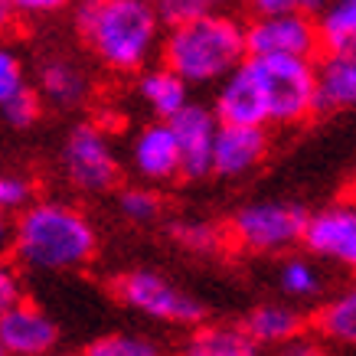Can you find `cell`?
I'll use <instances>...</instances> for the list:
<instances>
[{
	"label": "cell",
	"mask_w": 356,
	"mask_h": 356,
	"mask_svg": "<svg viewBox=\"0 0 356 356\" xmlns=\"http://www.w3.org/2000/svg\"><path fill=\"white\" fill-rule=\"evenodd\" d=\"M76 30L95 63L118 76H138L163 46V20L154 0H82Z\"/></svg>",
	"instance_id": "1"
},
{
	"label": "cell",
	"mask_w": 356,
	"mask_h": 356,
	"mask_svg": "<svg viewBox=\"0 0 356 356\" xmlns=\"http://www.w3.org/2000/svg\"><path fill=\"white\" fill-rule=\"evenodd\" d=\"M10 248L30 271H79L98 255V232L82 209L40 200L20 209Z\"/></svg>",
	"instance_id": "2"
},
{
	"label": "cell",
	"mask_w": 356,
	"mask_h": 356,
	"mask_svg": "<svg viewBox=\"0 0 356 356\" xmlns=\"http://www.w3.org/2000/svg\"><path fill=\"white\" fill-rule=\"evenodd\" d=\"M161 56L163 65L180 72L190 86H219L248 59L245 23L216 10L180 26H167Z\"/></svg>",
	"instance_id": "3"
},
{
	"label": "cell",
	"mask_w": 356,
	"mask_h": 356,
	"mask_svg": "<svg viewBox=\"0 0 356 356\" xmlns=\"http://www.w3.org/2000/svg\"><path fill=\"white\" fill-rule=\"evenodd\" d=\"M265 92L268 124L291 128L317 115V72L314 59L298 56H248Z\"/></svg>",
	"instance_id": "4"
},
{
	"label": "cell",
	"mask_w": 356,
	"mask_h": 356,
	"mask_svg": "<svg viewBox=\"0 0 356 356\" xmlns=\"http://www.w3.org/2000/svg\"><path fill=\"white\" fill-rule=\"evenodd\" d=\"M311 213L298 203L284 200H259L245 203L236 216L229 219V238L232 245L252 255H278L291 252L294 245H304Z\"/></svg>",
	"instance_id": "5"
},
{
	"label": "cell",
	"mask_w": 356,
	"mask_h": 356,
	"mask_svg": "<svg viewBox=\"0 0 356 356\" xmlns=\"http://www.w3.org/2000/svg\"><path fill=\"white\" fill-rule=\"evenodd\" d=\"M115 294L121 298V304H128L131 311L173 327H196L203 324L206 317V307L200 304V298H193L180 284H173V281L161 278L157 271L147 268L118 275L115 278Z\"/></svg>",
	"instance_id": "6"
},
{
	"label": "cell",
	"mask_w": 356,
	"mask_h": 356,
	"mask_svg": "<svg viewBox=\"0 0 356 356\" xmlns=\"http://www.w3.org/2000/svg\"><path fill=\"white\" fill-rule=\"evenodd\" d=\"M63 173L82 193H105L118 184L121 163L98 124H76L63 144Z\"/></svg>",
	"instance_id": "7"
},
{
	"label": "cell",
	"mask_w": 356,
	"mask_h": 356,
	"mask_svg": "<svg viewBox=\"0 0 356 356\" xmlns=\"http://www.w3.org/2000/svg\"><path fill=\"white\" fill-rule=\"evenodd\" d=\"M248 56H298L314 59L324 49L317 17L311 13H255L245 26Z\"/></svg>",
	"instance_id": "8"
},
{
	"label": "cell",
	"mask_w": 356,
	"mask_h": 356,
	"mask_svg": "<svg viewBox=\"0 0 356 356\" xmlns=\"http://www.w3.org/2000/svg\"><path fill=\"white\" fill-rule=\"evenodd\" d=\"M271 151L268 124H236L219 121L213 144V173L222 180H242L259 170Z\"/></svg>",
	"instance_id": "9"
},
{
	"label": "cell",
	"mask_w": 356,
	"mask_h": 356,
	"mask_svg": "<svg viewBox=\"0 0 356 356\" xmlns=\"http://www.w3.org/2000/svg\"><path fill=\"white\" fill-rule=\"evenodd\" d=\"M173 138L180 144V161H184V180H203L213 173V144H216L219 115L216 108H206L200 102H186L184 108L170 115Z\"/></svg>",
	"instance_id": "10"
},
{
	"label": "cell",
	"mask_w": 356,
	"mask_h": 356,
	"mask_svg": "<svg viewBox=\"0 0 356 356\" xmlns=\"http://www.w3.org/2000/svg\"><path fill=\"white\" fill-rule=\"evenodd\" d=\"M304 248L314 259L337 261L356 271V200L314 213L304 232Z\"/></svg>",
	"instance_id": "11"
},
{
	"label": "cell",
	"mask_w": 356,
	"mask_h": 356,
	"mask_svg": "<svg viewBox=\"0 0 356 356\" xmlns=\"http://www.w3.org/2000/svg\"><path fill=\"white\" fill-rule=\"evenodd\" d=\"M131 170L144 184H170L184 177L180 144L173 138V128L167 118H157L134 134L131 140Z\"/></svg>",
	"instance_id": "12"
},
{
	"label": "cell",
	"mask_w": 356,
	"mask_h": 356,
	"mask_svg": "<svg viewBox=\"0 0 356 356\" xmlns=\"http://www.w3.org/2000/svg\"><path fill=\"white\" fill-rule=\"evenodd\" d=\"M317 72V115L356 108V46H330L314 63Z\"/></svg>",
	"instance_id": "13"
},
{
	"label": "cell",
	"mask_w": 356,
	"mask_h": 356,
	"mask_svg": "<svg viewBox=\"0 0 356 356\" xmlns=\"http://www.w3.org/2000/svg\"><path fill=\"white\" fill-rule=\"evenodd\" d=\"M219 121H236V124H268V108H265V92L259 86V76L252 63H242L229 72L216 88L213 98Z\"/></svg>",
	"instance_id": "14"
},
{
	"label": "cell",
	"mask_w": 356,
	"mask_h": 356,
	"mask_svg": "<svg viewBox=\"0 0 356 356\" xmlns=\"http://www.w3.org/2000/svg\"><path fill=\"white\" fill-rule=\"evenodd\" d=\"M0 340L3 350L17 356H46L59 343V327L49 314L33 304H17L13 311L0 317Z\"/></svg>",
	"instance_id": "15"
},
{
	"label": "cell",
	"mask_w": 356,
	"mask_h": 356,
	"mask_svg": "<svg viewBox=\"0 0 356 356\" xmlns=\"http://www.w3.org/2000/svg\"><path fill=\"white\" fill-rule=\"evenodd\" d=\"M36 88L56 108H79L88 98V92H92L86 69L76 59H69V56H49V59H43L40 72H36Z\"/></svg>",
	"instance_id": "16"
},
{
	"label": "cell",
	"mask_w": 356,
	"mask_h": 356,
	"mask_svg": "<svg viewBox=\"0 0 356 356\" xmlns=\"http://www.w3.org/2000/svg\"><path fill=\"white\" fill-rule=\"evenodd\" d=\"M190 88L193 86L180 72H173L170 65H157V69H140L138 72L134 95L157 118H170V115H177L190 102Z\"/></svg>",
	"instance_id": "17"
},
{
	"label": "cell",
	"mask_w": 356,
	"mask_h": 356,
	"mask_svg": "<svg viewBox=\"0 0 356 356\" xmlns=\"http://www.w3.org/2000/svg\"><path fill=\"white\" fill-rule=\"evenodd\" d=\"M242 327L259 346H288L304 334V317L288 304H261Z\"/></svg>",
	"instance_id": "18"
},
{
	"label": "cell",
	"mask_w": 356,
	"mask_h": 356,
	"mask_svg": "<svg viewBox=\"0 0 356 356\" xmlns=\"http://www.w3.org/2000/svg\"><path fill=\"white\" fill-rule=\"evenodd\" d=\"M314 330L327 343L356 346V284H350L327 304H321V311L314 314Z\"/></svg>",
	"instance_id": "19"
},
{
	"label": "cell",
	"mask_w": 356,
	"mask_h": 356,
	"mask_svg": "<svg viewBox=\"0 0 356 356\" xmlns=\"http://www.w3.org/2000/svg\"><path fill=\"white\" fill-rule=\"evenodd\" d=\"M190 356H255L259 343L245 327H200L186 340Z\"/></svg>",
	"instance_id": "20"
},
{
	"label": "cell",
	"mask_w": 356,
	"mask_h": 356,
	"mask_svg": "<svg viewBox=\"0 0 356 356\" xmlns=\"http://www.w3.org/2000/svg\"><path fill=\"white\" fill-rule=\"evenodd\" d=\"M278 288L294 301H311L324 291V271L314 255H291L278 265Z\"/></svg>",
	"instance_id": "21"
},
{
	"label": "cell",
	"mask_w": 356,
	"mask_h": 356,
	"mask_svg": "<svg viewBox=\"0 0 356 356\" xmlns=\"http://www.w3.org/2000/svg\"><path fill=\"white\" fill-rule=\"evenodd\" d=\"M324 49L330 46H356V0H327L317 13Z\"/></svg>",
	"instance_id": "22"
},
{
	"label": "cell",
	"mask_w": 356,
	"mask_h": 356,
	"mask_svg": "<svg viewBox=\"0 0 356 356\" xmlns=\"http://www.w3.org/2000/svg\"><path fill=\"white\" fill-rule=\"evenodd\" d=\"M161 196L151 186H131L118 196V213L128 219L131 226H151L161 219Z\"/></svg>",
	"instance_id": "23"
},
{
	"label": "cell",
	"mask_w": 356,
	"mask_h": 356,
	"mask_svg": "<svg viewBox=\"0 0 356 356\" xmlns=\"http://www.w3.org/2000/svg\"><path fill=\"white\" fill-rule=\"evenodd\" d=\"M88 356H157V343L144 340V337H131V334H111V337H98L92 340L86 350Z\"/></svg>",
	"instance_id": "24"
},
{
	"label": "cell",
	"mask_w": 356,
	"mask_h": 356,
	"mask_svg": "<svg viewBox=\"0 0 356 356\" xmlns=\"http://www.w3.org/2000/svg\"><path fill=\"white\" fill-rule=\"evenodd\" d=\"M40 111H43V95H40V88H30V86L20 88L17 95L0 105V115H3V121L10 128H30V124H36Z\"/></svg>",
	"instance_id": "25"
},
{
	"label": "cell",
	"mask_w": 356,
	"mask_h": 356,
	"mask_svg": "<svg viewBox=\"0 0 356 356\" xmlns=\"http://www.w3.org/2000/svg\"><path fill=\"white\" fill-rule=\"evenodd\" d=\"M154 3H157L163 26H180V23H190L196 17L216 13L219 7H226L229 0H154Z\"/></svg>",
	"instance_id": "26"
},
{
	"label": "cell",
	"mask_w": 356,
	"mask_h": 356,
	"mask_svg": "<svg viewBox=\"0 0 356 356\" xmlns=\"http://www.w3.org/2000/svg\"><path fill=\"white\" fill-rule=\"evenodd\" d=\"M170 236L190 252H216L219 242H222L219 229L206 226V222H173Z\"/></svg>",
	"instance_id": "27"
},
{
	"label": "cell",
	"mask_w": 356,
	"mask_h": 356,
	"mask_svg": "<svg viewBox=\"0 0 356 356\" xmlns=\"http://www.w3.org/2000/svg\"><path fill=\"white\" fill-rule=\"evenodd\" d=\"M33 203V184L17 173H0V213H20Z\"/></svg>",
	"instance_id": "28"
},
{
	"label": "cell",
	"mask_w": 356,
	"mask_h": 356,
	"mask_svg": "<svg viewBox=\"0 0 356 356\" xmlns=\"http://www.w3.org/2000/svg\"><path fill=\"white\" fill-rule=\"evenodd\" d=\"M20 88H26V69H23V59L13 49L0 46V105L13 98Z\"/></svg>",
	"instance_id": "29"
},
{
	"label": "cell",
	"mask_w": 356,
	"mask_h": 356,
	"mask_svg": "<svg viewBox=\"0 0 356 356\" xmlns=\"http://www.w3.org/2000/svg\"><path fill=\"white\" fill-rule=\"evenodd\" d=\"M252 13H317L327 7V0H245Z\"/></svg>",
	"instance_id": "30"
},
{
	"label": "cell",
	"mask_w": 356,
	"mask_h": 356,
	"mask_svg": "<svg viewBox=\"0 0 356 356\" xmlns=\"http://www.w3.org/2000/svg\"><path fill=\"white\" fill-rule=\"evenodd\" d=\"M17 304H23V281L13 265L0 261V317L13 311Z\"/></svg>",
	"instance_id": "31"
},
{
	"label": "cell",
	"mask_w": 356,
	"mask_h": 356,
	"mask_svg": "<svg viewBox=\"0 0 356 356\" xmlns=\"http://www.w3.org/2000/svg\"><path fill=\"white\" fill-rule=\"evenodd\" d=\"M10 3L23 17H53V13L63 10L69 0H10Z\"/></svg>",
	"instance_id": "32"
},
{
	"label": "cell",
	"mask_w": 356,
	"mask_h": 356,
	"mask_svg": "<svg viewBox=\"0 0 356 356\" xmlns=\"http://www.w3.org/2000/svg\"><path fill=\"white\" fill-rule=\"evenodd\" d=\"M17 20V7H13L10 0H0V33H7Z\"/></svg>",
	"instance_id": "33"
},
{
	"label": "cell",
	"mask_w": 356,
	"mask_h": 356,
	"mask_svg": "<svg viewBox=\"0 0 356 356\" xmlns=\"http://www.w3.org/2000/svg\"><path fill=\"white\" fill-rule=\"evenodd\" d=\"M13 242V229H10V222H7V213H0V252L10 245Z\"/></svg>",
	"instance_id": "34"
},
{
	"label": "cell",
	"mask_w": 356,
	"mask_h": 356,
	"mask_svg": "<svg viewBox=\"0 0 356 356\" xmlns=\"http://www.w3.org/2000/svg\"><path fill=\"white\" fill-rule=\"evenodd\" d=\"M3 353H7V350H3V340H0V356H3Z\"/></svg>",
	"instance_id": "35"
}]
</instances>
